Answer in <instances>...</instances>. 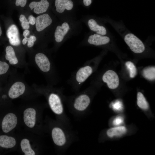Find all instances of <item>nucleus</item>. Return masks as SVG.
Segmentation results:
<instances>
[{
    "mask_svg": "<svg viewBox=\"0 0 155 155\" xmlns=\"http://www.w3.org/2000/svg\"><path fill=\"white\" fill-rule=\"evenodd\" d=\"M56 26L54 36L57 48L61 46L67 39L81 31V22L75 17L60 20Z\"/></svg>",
    "mask_w": 155,
    "mask_h": 155,
    "instance_id": "f257e3e1",
    "label": "nucleus"
},
{
    "mask_svg": "<svg viewBox=\"0 0 155 155\" xmlns=\"http://www.w3.org/2000/svg\"><path fill=\"white\" fill-rule=\"evenodd\" d=\"M90 89L87 88L73 95L65 96V103L70 113L77 117L84 116L88 111L91 102Z\"/></svg>",
    "mask_w": 155,
    "mask_h": 155,
    "instance_id": "f03ea898",
    "label": "nucleus"
},
{
    "mask_svg": "<svg viewBox=\"0 0 155 155\" xmlns=\"http://www.w3.org/2000/svg\"><path fill=\"white\" fill-rule=\"evenodd\" d=\"M56 124L51 129L52 138L61 152H63L77 140V136L70 126L58 121Z\"/></svg>",
    "mask_w": 155,
    "mask_h": 155,
    "instance_id": "7ed1b4c3",
    "label": "nucleus"
},
{
    "mask_svg": "<svg viewBox=\"0 0 155 155\" xmlns=\"http://www.w3.org/2000/svg\"><path fill=\"white\" fill-rule=\"evenodd\" d=\"M51 91L48 96V103L51 109L57 116L58 121L71 127L70 119L64 109L65 96L63 94V89L61 88Z\"/></svg>",
    "mask_w": 155,
    "mask_h": 155,
    "instance_id": "20e7f679",
    "label": "nucleus"
},
{
    "mask_svg": "<svg viewBox=\"0 0 155 155\" xmlns=\"http://www.w3.org/2000/svg\"><path fill=\"white\" fill-rule=\"evenodd\" d=\"M93 61H88L73 71L67 83L75 93L80 91L84 83L93 73L94 69Z\"/></svg>",
    "mask_w": 155,
    "mask_h": 155,
    "instance_id": "39448f33",
    "label": "nucleus"
},
{
    "mask_svg": "<svg viewBox=\"0 0 155 155\" xmlns=\"http://www.w3.org/2000/svg\"><path fill=\"white\" fill-rule=\"evenodd\" d=\"M35 60L37 65L42 72L51 76L55 83L59 81V78L54 68H53L52 62L47 55L42 53H38L35 56Z\"/></svg>",
    "mask_w": 155,
    "mask_h": 155,
    "instance_id": "423d86ee",
    "label": "nucleus"
},
{
    "mask_svg": "<svg viewBox=\"0 0 155 155\" xmlns=\"http://www.w3.org/2000/svg\"><path fill=\"white\" fill-rule=\"evenodd\" d=\"M55 5L59 20L75 17L74 4L71 0H55Z\"/></svg>",
    "mask_w": 155,
    "mask_h": 155,
    "instance_id": "0eeeda50",
    "label": "nucleus"
},
{
    "mask_svg": "<svg viewBox=\"0 0 155 155\" xmlns=\"http://www.w3.org/2000/svg\"><path fill=\"white\" fill-rule=\"evenodd\" d=\"M110 41L108 37L94 33L87 35L80 45L81 46L93 45L98 46L107 44Z\"/></svg>",
    "mask_w": 155,
    "mask_h": 155,
    "instance_id": "6e6552de",
    "label": "nucleus"
},
{
    "mask_svg": "<svg viewBox=\"0 0 155 155\" xmlns=\"http://www.w3.org/2000/svg\"><path fill=\"white\" fill-rule=\"evenodd\" d=\"M124 40L130 49L136 53H140L145 49V46L142 41L134 34L128 33L124 38Z\"/></svg>",
    "mask_w": 155,
    "mask_h": 155,
    "instance_id": "1a4fd4ad",
    "label": "nucleus"
},
{
    "mask_svg": "<svg viewBox=\"0 0 155 155\" xmlns=\"http://www.w3.org/2000/svg\"><path fill=\"white\" fill-rule=\"evenodd\" d=\"M81 20L87 25L91 31L95 33L102 35H106L107 30L106 28L98 24L95 19L84 16Z\"/></svg>",
    "mask_w": 155,
    "mask_h": 155,
    "instance_id": "9d476101",
    "label": "nucleus"
},
{
    "mask_svg": "<svg viewBox=\"0 0 155 155\" xmlns=\"http://www.w3.org/2000/svg\"><path fill=\"white\" fill-rule=\"evenodd\" d=\"M102 81L107 84L111 89L117 88L119 84V80L117 73L112 70H108L104 73L102 77Z\"/></svg>",
    "mask_w": 155,
    "mask_h": 155,
    "instance_id": "9b49d317",
    "label": "nucleus"
},
{
    "mask_svg": "<svg viewBox=\"0 0 155 155\" xmlns=\"http://www.w3.org/2000/svg\"><path fill=\"white\" fill-rule=\"evenodd\" d=\"M17 123V118L13 113H10L7 114L4 117L2 123L3 131L7 133L13 129Z\"/></svg>",
    "mask_w": 155,
    "mask_h": 155,
    "instance_id": "f8f14e48",
    "label": "nucleus"
},
{
    "mask_svg": "<svg viewBox=\"0 0 155 155\" xmlns=\"http://www.w3.org/2000/svg\"><path fill=\"white\" fill-rule=\"evenodd\" d=\"M53 19L47 13H44L37 17L36 18V27L37 31L41 32L52 24Z\"/></svg>",
    "mask_w": 155,
    "mask_h": 155,
    "instance_id": "ddd939ff",
    "label": "nucleus"
},
{
    "mask_svg": "<svg viewBox=\"0 0 155 155\" xmlns=\"http://www.w3.org/2000/svg\"><path fill=\"white\" fill-rule=\"evenodd\" d=\"M6 34L9 42L11 45L18 46L20 44L19 31L15 25L12 24L8 28Z\"/></svg>",
    "mask_w": 155,
    "mask_h": 155,
    "instance_id": "4468645a",
    "label": "nucleus"
},
{
    "mask_svg": "<svg viewBox=\"0 0 155 155\" xmlns=\"http://www.w3.org/2000/svg\"><path fill=\"white\" fill-rule=\"evenodd\" d=\"M24 84L21 82H17L11 86L8 92V95L11 98L15 99L22 95L25 90Z\"/></svg>",
    "mask_w": 155,
    "mask_h": 155,
    "instance_id": "2eb2a0df",
    "label": "nucleus"
},
{
    "mask_svg": "<svg viewBox=\"0 0 155 155\" xmlns=\"http://www.w3.org/2000/svg\"><path fill=\"white\" fill-rule=\"evenodd\" d=\"M50 3L47 0H41L38 2L33 1L29 4L31 10L34 9V13L36 14L45 13L48 10Z\"/></svg>",
    "mask_w": 155,
    "mask_h": 155,
    "instance_id": "dca6fc26",
    "label": "nucleus"
},
{
    "mask_svg": "<svg viewBox=\"0 0 155 155\" xmlns=\"http://www.w3.org/2000/svg\"><path fill=\"white\" fill-rule=\"evenodd\" d=\"M36 113V110L31 108H27L24 112V123L30 128H33L35 125Z\"/></svg>",
    "mask_w": 155,
    "mask_h": 155,
    "instance_id": "f3484780",
    "label": "nucleus"
},
{
    "mask_svg": "<svg viewBox=\"0 0 155 155\" xmlns=\"http://www.w3.org/2000/svg\"><path fill=\"white\" fill-rule=\"evenodd\" d=\"M127 131L126 127L124 126L116 127L108 129L106 134L108 137H112L122 135Z\"/></svg>",
    "mask_w": 155,
    "mask_h": 155,
    "instance_id": "a211bd4d",
    "label": "nucleus"
},
{
    "mask_svg": "<svg viewBox=\"0 0 155 155\" xmlns=\"http://www.w3.org/2000/svg\"><path fill=\"white\" fill-rule=\"evenodd\" d=\"M16 144L15 139L6 135H0V146L5 148H11Z\"/></svg>",
    "mask_w": 155,
    "mask_h": 155,
    "instance_id": "6ab92c4d",
    "label": "nucleus"
},
{
    "mask_svg": "<svg viewBox=\"0 0 155 155\" xmlns=\"http://www.w3.org/2000/svg\"><path fill=\"white\" fill-rule=\"evenodd\" d=\"M5 51V58L9 61V63L12 65L17 64L18 60L13 48L10 46H8L6 48Z\"/></svg>",
    "mask_w": 155,
    "mask_h": 155,
    "instance_id": "aec40b11",
    "label": "nucleus"
},
{
    "mask_svg": "<svg viewBox=\"0 0 155 155\" xmlns=\"http://www.w3.org/2000/svg\"><path fill=\"white\" fill-rule=\"evenodd\" d=\"M20 146L25 155H34L35 153L32 149L29 140L27 139H22L20 142Z\"/></svg>",
    "mask_w": 155,
    "mask_h": 155,
    "instance_id": "412c9836",
    "label": "nucleus"
},
{
    "mask_svg": "<svg viewBox=\"0 0 155 155\" xmlns=\"http://www.w3.org/2000/svg\"><path fill=\"white\" fill-rule=\"evenodd\" d=\"M137 104L140 108L143 110H146L149 108L148 103L141 92H138L137 94Z\"/></svg>",
    "mask_w": 155,
    "mask_h": 155,
    "instance_id": "4be33fe9",
    "label": "nucleus"
},
{
    "mask_svg": "<svg viewBox=\"0 0 155 155\" xmlns=\"http://www.w3.org/2000/svg\"><path fill=\"white\" fill-rule=\"evenodd\" d=\"M142 75L146 79L153 80L155 78V68L154 67H149L145 68L142 71Z\"/></svg>",
    "mask_w": 155,
    "mask_h": 155,
    "instance_id": "5701e85b",
    "label": "nucleus"
},
{
    "mask_svg": "<svg viewBox=\"0 0 155 155\" xmlns=\"http://www.w3.org/2000/svg\"><path fill=\"white\" fill-rule=\"evenodd\" d=\"M125 65L129 71L130 77L131 78H134L137 73V70L135 65L130 61L127 62Z\"/></svg>",
    "mask_w": 155,
    "mask_h": 155,
    "instance_id": "b1692460",
    "label": "nucleus"
},
{
    "mask_svg": "<svg viewBox=\"0 0 155 155\" xmlns=\"http://www.w3.org/2000/svg\"><path fill=\"white\" fill-rule=\"evenodd\" d=\"M36 38L35 36L31 35L29 38L24 37L23 39L22 42L23 44L25 45L28 42L27 46L28 47L30 48L33 46L34 42L36 41Z\"/></svg>",
    "mask_w": 155,
    "mask_h": 155,
    "instance_id": "393cba45",
    "label": "nucleus"
},
{
    "mask_svg": "<svg viewBox=\"0 0 155 155\" xmlns=\"http://www.w3.org/2000/svg\"><path fill=\"white\" fill-rule=\"evenodd\" d=\"M19 20L21 23V26L23 29H28L29 28V22L24 15H21L20 17Z\"/></svg>",
    "mask_w": 155,
    "mask_h": 155,
    "instance_id": "a878e982",
    "label": "nucleus"
},
{
    "mask_svg": "<svg viewBox=\"0 0 155 155\" xmlns=\"http://www.w3.org/2000/svg\"><path fill=\"white\" fill-rule=\"evenodd\" d=\"M9 68V66L6 62L0 61V75L5 73Z\"/></svg>",
    "mask_w": 155,
    "mask_h": 155,
    "instance_id": "bb28decb",
    "label": "nucleus"
},
{
    "mask_svg": "<svg viewBox=\"0 0 155 155\" xmlns=\"http://www.w3.org/2000/svg\"><path fill=\"white\" fill-rule=\"evenodd\" d=\"M112 106L113 109L115 111H120L122 110L123 106L121 102L117 101L112 104Z\"/></svg>",
    "mask_w": 155,
    "mask_h": 155,
    "instance_id": "cd10ccee",
    "label": "nucleus"
},
{
    "mask_svg": "<svg viewBox=\"0 0 155 155\" xmlns=\"http://www.w3.org/2000/svg\"><path fill=\"white\" fill-rule=\"evenodd\" d=\"M123 119L120 116L116 117L113 120V123L115 125H121L123 122Z\"/></svg>",
    "mask_w": 155,
    "mask_h": 155,
    "instance_id": "c85d7f7f",
    "label": "nucleus"
},
{
    "mask_svg": "<svg viewBox=\"0 0 155 155\" xmlns=\"http://www.w3.org/2000/svg\"><path fill=\"white\" fill-rule=\"evenodd\" d=\"M27 0H16L15 4L16 6H18L20 5L22 7H24L26 5Z\"/></svg>",
    "mask_w": 155,
    "mask_h": 155,
    "instance_id": "c756f323",
    "label": "nucleus"
},
{
    "mask_svg": "<svg viewBox=\"0 0 155 155\" xmlns=\"http://www.w3.org/2000/svg\"><path fill=\"white\" fill-rule=\"evenodd\" d=\"M28 21L29 24L32 25H34L35 24L36 22V19L33 16L30 15L28 18Z\"/></svg>",
    "mask_w": 155,
    "mask_h": 155,
    "instance_id": "7c9ffc66",
    "label": "nucleus"
},
{
    "mask_svg": "<svg viewBox=\"0 0 155 155\" xmlns=\"http://www.w3.org/2000/svg\"><path fill=\"white\" fill-rule=\"evenodd\" d=\"M92 0H83V3L86 6L90 5L92 3Z\"/></svg>",
    "mask_w": 155,
    "mask_h": 155,
    "instance_id": "2f4dec72",
    "label": "nucleus"
},
{
    "mask_svg": "<svg viewBox=\"0 0 155 155\" xmlns=\"http://www.w3.org/2000/svg\"><path fill=\"white\" fill-rule=\"evenodd\" d=\"M30 33V32L29 30L28 29H26L23 32V35L24 37H27L28 36Z\"/></svg>",
    "mask_w": 155,
    "mask_h": 155,
    "instance_id": "473e14b6",
    "label": "nucleus"
},
{
    "mask_svg": "<svg viewBox=\"0 0 155 155\" xmlns=\"http://www.w3.org/2000/svg\"><path fill=\"white\" fill-rule=\"evenodd\" d=\"M2 34V30L1 29V26L0 25V36H1Z\"/></svg>",
    "mask_w": 155,
    "mask_h": 155,
    "instance_id": "72a5a7b5",
    "label": "nucleus"
}]
</instances>
